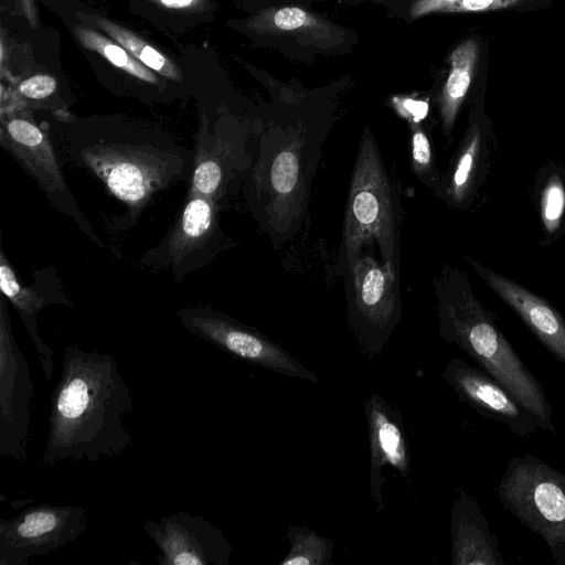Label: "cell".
Segmentation results:
<instances>
[{"label":"cell","instance_id":"cell-1","mask_svg":"<svg viewBox=\"0 0 565 565\" xmlns=\"http://www.w3.org/2000/svg\"><path fill=\"white\" fill-rule=\"evenodd\" d=\"M71 122L65 156L126 209L106 220L109 233L131 228L159 193L191 177L193 151L168 132L126 124Z\"/></svg>","mask_w":565,"mask_h":565},{"label":"cell","instance_id":"cell-2","mask_svg":"<svg viewBox=\"0 0 565 565\" xmlns=\"http://www.w3.org/2000/svg\"><path fill=\"white\" fill-rule=\"evenodd\" d=\"M50 401L44 466L67 459L96 462L134 444L124 422L134 412V396L110 354L67 345Z\"/></svg>","mask_w":565,"mask_h":565},{"label":"cell","instance_id":"cell-3","mask_svg":"<svg viewBox=\"0 0 565 565\" xmlns=\"http://www.w3.org/2000/svg\"><path fill=\"white\" fill-rule=\"evenodd\" d=\"M438 333L507 387L535 416L539 428L556 434L552 407L540 381L525 366L475 296L467 275L446 264L434 279Z\"/></svg>","mask_w":565,"mask_h":565},{"label":"cell","instance_id":"cell-4","mask_svg":"<svg viewBox=\"0 0 565 565\" xmlns=\"http://www.w3.org/2000/svg\"><path fill=\"white\" fill-rule=\"evenodd\" d=\"M401 203L376 140L365 129L352 170L337 270L343 277L362 255V248L373 244L381 263L399 270Z\"/></svg>","mask_w":565,"mask_h":565},{"label":"cell","instance_id":"cell-5","mask_svg":"<svg viewBox=\"0 0 565 565\" xmlns=\"http://www.w3.org/2000/svg\"><path fill=\"white\" fill-rule=\"evenodd\" d=\"M497 493L510 514L544 540L557 563L565 554V473L533 455L516 456Z\"/></svg>","mask_w":565,"mask_h":565},{"label":"cell","instance_id":"cell-6","mask_svg":"<svg viewBox=\"0 0 565 565\" xmlns=\"http://www.w3.org/2000/svg\"><path fill=\"white\" fill-rule=\"evenodd\" d=\"M222 212L213 200L186 192L167 234L141 255L139 264L149 270H169L178 284L207 267L237 245L222 228Z\"/></svg>","mask_w":565,"mask_h":565},{"label":"cell","instance_id":"cell-7","mask_svg":"<svg viewBox=\"0 0 565 565\" xmlns=\"http://www.w3.org/2000/svg\"><path fill=\"white\" fill-rule=\"evenodd\" d=\"M344 278L349 327L361 352L374 361L402 319L399 270L362 254Z\"/></svg>","mask_w":565,"mask_h":565},{"label":"cell","instance_id":"cell-8","mask_svg":"<svg viewBox=\"0 0 565 565\" xmlns=\"http://www.w3.org/2000/svg\"><path fill=\"white\" fill-rule=\"evenodd\" d=\"M0 146L32 178L57 212L71 218L94 245L107 248L67 185L46 128L23 116H9L1 124Z\"/></svg>","mask_w":565,"mask_h":565},{"label":"cell","instance_id":"cell-9","mask_svg":"<svg viewBox=\"0 0 565 565\" xmlns=\"http://www.w3.org/2000/svg\"><path fill=\"white\" fill-rule=\"evenodd\" d=\"M181 326L230 355L286 376L318 383V376L280 344L209 303L177 309Z\"/></svg>","mask_w":565,"mask_h":565},{"label":"cell","instance_id":"cell-10","mask_svg":"<svg viewBox=\"0 0 565 565\" xmlns=\"http://www.w3.org/2000/svg\"><path fill=\"white\" fill-rule=\"evenodd\" d=\"M87 516L81 505L43 502L0 519V565H28L60 550L85 531Z\"/></svg>","mask_w":565,"mask_h":565},{"label":"cell","instance_id":"cell-11","mask_svg":"<svg viewBox=\"0 0 565 565\" xmlns=\"http://www.w3.org/2000/svg\"><path fill=\"white\" fill-rule=\"evenodd\" d=\"M36 391L12 332L8 300L0 296V455L30 458L31 403Z\"/></svg>","mask_w":565,"mask_h":565},{"label":"cell","instance_id":"cell-12","mask_svg":"<svg viewBox=\"0 0 565 565\" xmlns=\"http://www.w3.org/2000/svg\"><path fill=\"white\" fill-rule=\"evenodd\" d=\"M142 530L160 551L161 565H230L231 543L203 516L178 511L158 521L146 519Z\"/></svg>","mask_w":565,"mask_h":565},{"label":"cell","instance_id":"cell-13","mask_svg":"<svg viewBox=\"0 0 565 565\" xmlns=\"http://www.w3.org/2000/svg\"><path fill=\"white\" fill-rule=\"evenodd\" d=\"M0 242L1 295L19 315L33 342L43 374L46 381H51L54 372L52 360L54 351L44 343L40 335L38 315L46 306L57 305L73 308L74 302L66 292L64 282L54 266L35 269L32 282L23 285L3 249L2 235Z\"/></svg>","mask_w":565,"mask_h":565},{"label":"cell","instance_id":"cell-14","mask_svg":"<svg viewBox=\"0 0 565 565\" xmlns=\"http://www.w3.org/2000/svg\"><path fill=\"white\" fill-rule=\"evenodd\" d=\"M441 375L459 401L470 405L482 416L507 425L520 436L531 435L539 428L533 413L482 369L459 358H451Z\"/></svg>","mask_w":565,"mask_h":565},{"label":"cell","instance_id":"cell-15","mask_svg":"<svg viewBox=\"0 0 565 565\" xmlns=\"http://www.w3.org/2000/svg\"><path fill=\"white\" fill-rule=\"evenodd\" d=\"M495 139L484 120L475 116L449 162L435 192L449 209L469 210L490 171Z\"/></svg>","mask_w":565,"mask_h":565},{"label":"cell","instance_id":"cell-16","mask_svg":"<svg viewBox=\"0 0 565 565\" xmlns=\"http://www.w3.org/2000/svg\"><path fill=\"white\" fill-rule=\"evenodd\" d=\"M364 412L370 446V492L380 513L384 509L383 469L388 466L411 483V450L401 412L380 394L364 399Z\"/></svg>","mask_w":565,"mask_h":565},{"label":"cell","instance_id":"cell-17","mask_svg":"<svg viewBox=\"0 0 565 565\" xmlns=\"http://www.w3.org/2000/svg\"><path fill=\"white\" fill-rule=\"evenodd\" d=\"M482 280L522 319L537 340L565 365V319L545 299L465 255Z\"/></svg>","mask_w":565,"mask_h":565},{"label":"cell","instance_id":"cell-18","mask_svg":"<svg viewBox=\"0 0 565 565\" xmlns=\"http://www.w3.org/2000/svg\"><path fill=\"white\" fill-rule=\"evenodd\" d=\"M452 565H504L502 552L477 499L458 490L450 512Z\"/></svg>","mask_w":565,"mask_h":565},{"label":"cell","instance_id":"cell-19","mask_svg":"<svg viewBox=\"0 0 565 565\" xmlns=\"http://www.w3.org/2000/svg\"><path fill=\"white\" fill-rule=\"evenodd\" d=\"M247 26L259 34L289 36L313 47L332 51L347 43V33L328 20L299 7L259 11Z\"/></svg>","mask_w":565,"mask_h":565},{"label":"cell","instance_id":"cell-20","mask_svg":"<svg viewBox=\"0 0 565 565\" xmlns=\"http://www.w3.org/2000/svg\"><path fill=\"white\" fill-rule=\"evenodd\" d=\"M478 43L466 40L450 55V71L438 98L443 132L450 137L460 107L469 90L478 60Z\"/></svg>","mask_w":565,"mask_h":565},{"label":"cell","instance_id":"cell-21","mask_svg":"<svg viewBox=\"0 0 565 565\" xmlns=\"http://www.w3.org/2000/svg\"><path fill=\"white\" fill-rule=\"evenodd\" d=\"M81 17L82 20H89L92 23L96 24L148 68L156 71L171 81H182L180 70L168 57L131 31L98 15L81 14Z\"/></svg>","mask_w":565,"mask_h":565},{"label":"cell","instance_id":"cell-22","mask_svg":"<svg viewBox=\"0 0 565 565\" xmlns=\"http://www.w3.org/2000/svg\"><path fill=\"white\" fill-rule=\"evenodd\" d=\"M74 33L83 46L98 53L114 66L121 68L140 81L158 84L157 76L150 68L135 58L119 43L113 42L105 35L82 25H76Z\"/></svg>","mask_w":565,"mask_h":565},{"label":"cell","instance_id":"cell-23","mask_svg":"<svg viewBox=\"0 0 565 565\" xmlns=\"http://www.w3.org/2000/svg\"><path fill=\"white\" fill-rule=\"evenodd\" d=\"M290 551L280 565H327L333 554L332 540L321 536L313 530L292 525L286 534Z\"/></svg>","mask_w":565,"mask_h":565},{"label":"cell","instance_id":"cell-24","mask_svg":"<svg viewBox=\"0 0 565 565\" xmlns=\"http://www.w3.org/2000/svg\"><path fill=\"white\" fill-rule=\"evenodd\" d=\"M539 209L544 234L555 237L565 215V180L556 169L548 172L541 185Z\"/></svg>","mask_w":565,"mask_h":565},{"label":"cell","instance_id":"cell-25","mask_svg":"<svg viewBox=\"0 0 565 565\" xmlns=\"http://www.w3.org/2000/svg\"><path fill=\"white\" fill-rule=\"evenodd\" d=\"M409 161L417 180L436 192L441 174L437 169L430 139L419 125V120H412L411 125Z\"/></svg>","mask_w":565,"mask_h":565},{"label":"cell","instance_id":"cell-26","mask_svg":"<svg viewBox=\"0 0 565 565\" xmlns=\"http://www.w3.org/2000/svg\"><path fill=\"white\" fill-rule=\"evenodd\" d=\"M19 93L31 100H43L56 90V79L50 75H34L19 84Z\"/></svg>","mask_w":565,"mask_h":565},{"label":"cell","instance_id":"cell-27","mask_svg":"<svg viewBox=\"0 0 565 565\" xmlns=\"http://www.w3.org/2000/svg\"><path fill=\"white\" fill-rule=\"evenodd\" d=\"M525 0H456L443 12H482L505 9Z\"/></svg>","mask_w":565,"mask_h":565},{"label":"cell","instance_id":"cell-28","mask_svg":"<svg viewBox=\"0 0 565 565\" xmlns=\"http://www.w3.org/2000/svg\"><path fill=\"white\" fill-rule=\"evenodd\" d=\"M454 1L456 0H411L409 14L417 19L433 12H443Z\"/></svg>","mask_w":565,"mask_h":565},{"label":"cell","instance_id":"cell-29","mask_svg":"<svg viewBox=\"0 0 565 565\" xmlns=\"http://www.w3.org/2000/svg\"><path fill=\"white\" fill-rule=\"evenodd\" d=\"M169 10H195L201 8L204 0H149Z\"/></svg>","mask_w":565,"mask_h":565},{"label":"cell","instance_id":"cell-30","mask_svg":"<svg viewBox=\"0 0 565 565\" xmlns=\"http://www.w3.org/2000/svg\"><path fill=\"white\" fill-rule=\"evenodd\" d=\"M402 107L412 117V120L422 119L426 116L428 110V104L426 102L413 99H404Z\"/></svg>","mask_w":565,"mask_h":565},{"label":"cell","instance_id":"cell-31","mask_svg":"<svg viewBox=\"0 0 565 565\" xmlns=\"http://www.w3.org/2000/svg\"><path fill=\"white\" fill-rule=\"evenodd\" d=\"M557 564H565V554L561 557Z\"/></svg>","mask_w":565,"mask_h":565},{"label":"cell","instance_id":"cell-32","mask_svg":"<svg viewBox=\"0 0 565 565\" xmlns=\"http://www.w3.org/2000/svg\"><path fill=\"white\" fill-rule=\"evenodd\" d=\"M371 1L382 2V1H385V0H371Z\"/></svg>","mask_w":565,"mask_h":565}]
</instances>
